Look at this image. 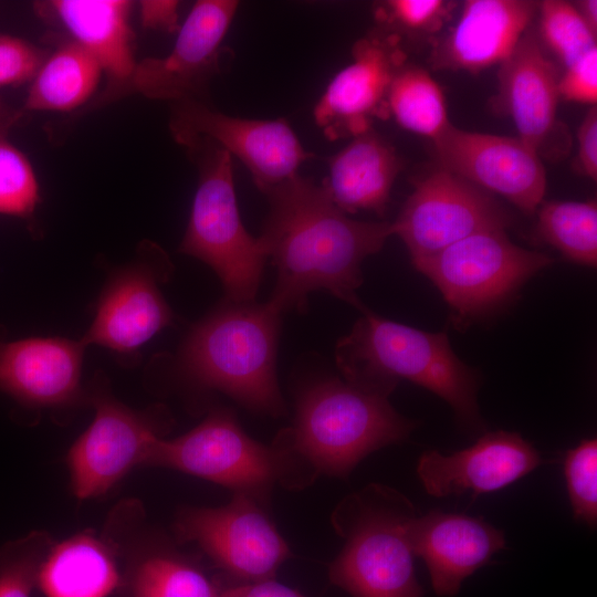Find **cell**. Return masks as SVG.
Here are the masks:
<instances>
[{
  "label": "cell",
  "instance_id": "obj_1",
  "mask_svg": "<svg viewBox=\"0 0 597 597\" xmlns=\"http://www.w3.org/2000/svg\"><path fill=\"white\" fill-rule=\"evenodd\" d=\"M269 212L258 238L277 275L269 303L281 314L304 312L307 296L325 291L362 312V264L394 235L392 223L354 220L323 182L298 174L264 193Z\"/></svg>",
  "mask_w": 597,
  "mask_h": 597
},
{
  "label": "cell",
  "instance_id": "obj_2",
  "mask_svg": "<svg viewBox=\"0 0 597 597\" xmlns=\"http://www.w3.org/2000/svg\"><path fill=\"white\" fill-rule=\"evenodd\" d=\"M344 380L385 397L401 380L436 394L469 430L484 428L478 405V371L453 352L446 333L421 331L380 317L369 310L335 346Z\"/></svg>",
  "mask_w": 597,
  "mask_h": 597
},
{
  "label": "cell",
  "instance_id": "obj_3",
  "mask_svg": "<svg viewBox=\"0 0 597 597\" xmlns=\"http://www.w3.org/2000/svg\"><path fill=\"white\" fill-rule=\"evenodd\" d=\"M281 315L269 302L224 298L187 335L179 370L195 386L220 391L251 411L282 416L275 365Z\"/></svg>",
  "mask_w": 597,
  "mask_h": 597
},
{
  "label": "cell",
  "instance_id": "obj_4",
  "mask_svg": "<svg viewBox=\"0 0 597 597\" xmlns=\"http://www.w3.org/2000/svg\"><path fill=\"white\" fill-rule=\"evenodd\" d=\"M416 427L388 397L337 377H322L300 389L294 425L283 431L315 478H347L368 454L407 440Z\"/></svg>",
  "mask_w": 597,
  "mask_h": 597
},
{
  "label": "cell",
  "instance_id": "obj_5",
  "mask_svg": "<svg viewBox=\"0 0 597 597\" xmlns=\"http://www.w3.org/2000/svg\"><path fill=\"white\" fill-rule=\"evenodd\" d=\"M417 515L406 495L384 484L346 495L331 517L344 540L329 566L332 584L353 597H423L408 535Z\"/></svg>",
  "mask_w": 597,
  "mask_h": 597
},
{
  "label": "cell",
  "instance_id": "obj_6",
  "mask_svg": "<svg viewBox=\"0 0 597 597\" xmlns=\"http://www.w3.org/2000/svg\"><path fill=\"white\" fill-rule=\"evenodd\" d=\"M145 464L206 479L263 504L280 483L301 489L314 481L281 430L270 446L250 438L228 409L212 411L187 433L158 439Z\"/></svg>",
  "mask_w": 597,
  "mask_h": 597
},
{
  "label": "cell",
  "instance_id": "obj_7",
  "mask_svg": "<svg viewBox=\"0 0 597 597\" xmlns=\"http://www.w3.org/2000/svg\"><path fill=\"white\" fill-rule=\"evenodd\" d=\"M178 144L198 168V186L179 251L217 273L226 300L252 302L268 258L259 239L242 224L232 156L208 138L192 137Z\"/></svg>",
  "mask_w": 597,
  "mask_h": 597
},
{
  "label": "cell",
  "instance_id": "obj_8",
  "mask_svg": "<svg viewBox=\"0 0 597 597\" xmlns=\"http://www.w3.org/2000/svg\"><path fill=\"white\" fill-rule=\"evenodd\" d=\"M553 262L496 229L474 233L412 264L438 287L460 328L494 312Z\"/></svg>",
  "mask_w": 597,
  "mask_h": 597
},
{
  "label": "cell",
  "instance_id": "obj_9",
  "mask_svg": "<svg viewBox=\"0 0 597 597\" xmlns=\"http://www.w3.org/2000/svg\"><path fill=\"white\" fill-rule=\"evenodd\" d=\"M180 543H192L235 584L273 579L291 549L255 499L234 493L219 507H186L177 516Z\"/></svg>",
  "mask_w": 597,
  "mask_h": 597
},
{
  "label": "cell",
  "instance_id": "obj_10",
  "mask_svg": "<svg viewBox=\"0 0 597 597\" xmlns=\"http://www.w3.org/2000/svg\"><path fill=\"white\" fill-rule=\"evenodd\" d=\"M391 223L416 262L474 233L505 230L512 218L490 192L440 167L413 182Z\"/></svg>",
  "mask_w": 597,
  "mask_h": 597
},
{
  "label": "cell",
  "instance_id": "obj_11",
  "mask_svg": "<svg viewBox=\"0 0 597 597\" xmlns=\"http://www.w3.org/2000/svg\"><path fill=\"white\" fill-rule=\"evenodd\" d=\"M95 416L67 453L73 493L81 500L105 494L134 467L145 464L168 420L164 411H136L98 389Z\"/></svg>",
  "mask_w": 597,
  "mask_h": 597
},
{
  "label": "cell",
  "instance_id": "obj_12",
  "mask_svg": "<svg viewBox=\"0 0 597 597\" xmlns=\"http://www.w3.org/2000/svg\"><path fill=\"white\" fill-rule=\"evenodd\" d=\"M170 130L177 143L208 138L238 157L263 193L298 174L302 163L312 157L286 119L234 117L211 108L205 101L174 102Z\"/></svg>",
  "mask_w": 597,
  "mask_h": 597
},
{
  "label": "cell",
  "instance_id": "obj_13",
  "mask_svg": "<svg viewBox=\"0 0 597 597\" xmlns=\"http://www.w3.org/2000/svg\"><path fill=\"white\" fill-rule=\"evenodd\" d=\"M170 271L167 254L153 242L143 243L138 259L116 272L105 286L81 342L130 354L170 325L174 314L159 287Z\"/></svg>",
  "mask_w": 597,
  "mask_h": 597
},
{
  "label": "cell",
  "instance_id": "obj_14",
  "mask_svg": "<svg viewBox=\"0 0 597 597\" xmlns=\"http://www.w3.org/2000/svg\"><path fill=\"white\" fill-rule=\"evenodd\" d=\"M353 62L328 83L314 108V119L329 140L356 137L375 118L389 117L387 97L396 73L406 64L400 39L376 29L355 42Z\"/></svg>",
  "mask_w": 597,
  "mask_h": 597
},
{
  "label": "cell",
  "instance_id": "obj_15",
  "mask_svg": "<svg viewBox=\"0 0 597 597\" xmlns=\"http://www.w3.org/2000/svg\"><path fill=\"white\" fill-rule=\"evenodd\" d=\"M238 7L234 0L197 1L170 53L137 62L119 94L136 92L172 103L203 101L210 78L219 72V49Z\"/></svg>",
  "mask_w": 597,
  "mask_h": 597
},
{
  "label": "cell",
  "instance_id": "obj_16",
  "mask_svg": "<svg viewBox=\"0 0 597 597\" xmlns=\"http://www.w3.org/2000/svg\"><path fill=\"white\" fill-rule=\"evenodd\" d=\"M440 167L498 193L533 214L546 190L537 151L522 139L460 129L452 124L434 140Z\"/></svg>",
  "mask_w": 597,
  "mask_h": 597
},
{
  "label": "cell",
  "instance_id": "obj_17",
  "mask_svg": "<svg viewBox=\"0 0 597 597\" xmlns=\"http://www.w3.org/2000/svg\"><path fill=\"white\" fill-rule=\"evenodd\" d=\"M537 450L519 433L491 431L471 447L444 455L425 451L417 463V474L428 494L434 498L461 495L473 498L503 489L541 464Z\"/></svg>",
  "mask_w": 597,
  "mask_h": 597
},
{
  "label": "cell",
  "instance_id": "obj_18",
  "mask_svg": "<svg viewBox=\"0 0 597 597\" xmlns=\"http://www.w3.org/2000/svg\"><path fill=\"white\" fill-rule=\"evenodd\" d=\"M408 535L415 557L426 563L438 596H454L462 582L505 547V535L481 517L431 510L417 515Z\"/></svg>",
  "mask_w": 597,
  "mask_h": 597
},
{
  "label": "cell",
  "instance_id": "obj_19",
  "mask_svg": "<svg viewBox=\"0 0 597 597\" xmlns=\"http://www.w3.org/2000/svg\"><path fill=\"white\" fill-rule=\"evenodd\" d=\"M85 345L61 337L0 342V390L29 407H63L81 395Z\"/></svg>",
  "mask_w": 597,
  "mask_h": 597
},
{
  "label": "cell",
  "instance_id": "obj_20",
  "mask_svg": "<svg viewBox=\"0 0 597 597\" xmlns=\"http://www.w3.org/2000/svg\"><path fill=\"white\" fill-rule=\"evenodd\" d=\"M527 0H469L450 31L432 49L434 69L480 72L513 52L537 11Z\"/></svg>",
  "mask_w": 597,
  "mask_h": 597
},
{
  "label": "cell",
  "instance_id": "obj_21",
  "mask_svg": "<svg viewBox=\"0 0 597 597\" xmlns=\"http://www.w3.org/2000/svg\"><path fill=\"white\" fill-rule=\"evenodd\" d=\"M558 75L537 38L525 32L501 63L496 106L509 115L519 138L538 155L559 130L556 118Z\"/></svg>",
  "mask_w": 597,
  "mask_h": 597
},
{
  "label": "cell",
  "instance_id": "obj_22",
  "mask_svg": "<svg viewBox=\"0 0 597 597\" xmlns=\"http://www.w3.org/2000/svg\"><path fill=\"white\" fill-rule=\"evenodd\" d=\"M49 6L72 35L108 76L107 94H119L133 75L132 2L126 0H54Z\"/></svg>",
  "mask_w": 597,
  "mask_h": 597
},
{
  "label": "cell",
  "instance_id": "obj_23",
  "mask_svg": "<svg viewBox=\"0 0 597 597\" xmlns=\"http://www.w3.org/2000/svg\"><path fill=\"white\" fill-rule=\"evenodd\" d=\"M328 168L322 182L342 211L383 216L402 161L392 145L370 129L329 157Z\"/></svg>",
  "mask_w": 597,
  "mask_h": 597
},
{
  "label": "cell",
  "instance_id": "obj_24",
  "mask_svg": "<svg viewBox=\"0 0 597 597\" xmlns=\"http://www.w3.org/2000/svg\"><path fill=\"white\" fill-rule=\"evenodd\" d=\"M119 585L113 549L87 533L52 546L36 579L45 597H108Z\"/></svg>",
  "mask_w": 597,
  "mask_h": 597
},
{
  "label": "cell",
  "instance_id": "obj_25",
  "mask_svg": "<svg viewBox=\"0 0 597 597\" xmlns=\"http://www.w3.org/2000/svg\"><path fill=\"white\" fill-rule=\"evenodd\" d=\"M98 62L74 41L44 60L32 78L24 108L67 112L83 105L95 92L102 73Z\"/></svg>",
  "mask_w": 597,
  "mask_h": 597
},
{
  "label": "cell",
  "instance_id": "obj_26",
  "mask_svg": "<svg viewBox=\"0 0 597 597\" xmlns=\"http://www.w3.org/2000/svg\"><path fill=\"white\" fill-rule=\"evenodd\" d=\"M388 113L405 129L434 140L450 125L442 90L418 66L404 65L387 97Z\"/></svg>",
  "mask_w": 597,
  "mask_h": 597
},
{
  "label": "cell",
  "instance_id": "obj_27",
  "mask_svg": "<svg viewBox=\"0 0 597 597\" xmlns=\"http://www.w3.org/2000/svg\"><path fill=\"white\" fill-rule=\"evenodd\" d=\"M537 232L568 260L596 266V200L545 202L538 210Z\"/></svg>",
  "mask_w": 597,
  "mask_h": 597
},
{
  "label": "cell",
  "instance_id": "obj_28",
  "mask_svg": "<svg viewBox=\"0 0 597 597\" xmlns=\"http://www.w3.org/2000/svg\"><path fill=\"white\" fill-rule=\"evenodd\" d=\"M133 597H218V586L191 561L172 551L143 558L132 579Z\"/></svg>",
  "mask_w": 597,
  "mask_h": 597
},
{
  "label": "cell",
  "instance_id": "obj_29",
  "mask_svg": "<svg viewBox=\"0 0 597 597\" xmlns=\"http://www.w3.org/2000/svg\"><path fill=\"white\" fill-rule=\"evenodd\" d=\"M537 10L541 35L566 67L596 48V33L574 4L562 0H545L538 3Z\"/></svg>",
  "mask_w": 597,
  "mask_h": 597
},
{
  "label": "cell",
  "instance_id": "obj_30",
  "mask_svg": "<svg viewBox=\"0 0 597 597\" xmlns=\"http://www.w3.org/2000/svg\"><path fill=\"white\" fill-rule=\"evenodd\" d=\"M6 119L0 116V213L25 218L40 201L39 185L28 158L8 140Z\"/></svg>",
  "mask_w": 597,
  "mask_h": 597
},
{
  "label": "cell",
  "instance_id": "obj_31",
  "mask_svg": "<svg viewBox=\"0 0 597 597\" xmlns=\"http://www.w3.org/2000/svg\"><path fill=\"white\" fill-rule=\"evenodd\" d=\"M443 0H387L375 6L378 29L405 38L429 36L438 32L455 8Z\"/></svg>",
  "mask_w": 597,
  "mask_h": 597
},
{
  "label": "cell",
  "instance_id": "obj_32",
  "mask_svg": "<svg viewBox=\"0 0 597 597\" xmlns=\"http://www.w3.org/2000/svg\"><path fill=\"white\" fill-rule=\"evenodd\" d=\"M51 540L43 532L0 546V597H31Z\"/></svg>",
  "mask_w": 597,
  "mask_h": 597
},
{
  "label": "cell",
  "instance_id": "obj_33",
  "mask_svg": "<svg viewBox=\"0 0 597 597\" xmlns=\"http://www.w3.org/2000/svg\"><path fill=\"white\" fill-rule=\"evenodd\" d=\"M564 475L574 519L594 528L597 523V440L585 439L569 449Z\"/></svg>",
  "mask_w": 597,
  "mask_h": 597
},
{
  "label": "cell",
  "instance_id": "obj_34",
  "mask_svg": "<svg viewBox=\"0 0 597 597\" xmlns=\"http://www.w3.org/2000/svg\"><path fill=\"white\" fill-rule=\"evenodd\" d=\"M43 62L42 52L34 45L0 34V87L33 78Z\"/></svg>",
  "mask_w": 597,
  "mask_h": 597
},
{
  "label": "cell",
  "instance_id": "obj_35",
  "mask_svg": "<svg viewBox=\"0 0 597 597\" xmlns=\"http://www.w3.org/2000/svg\"><path fill=\"white\" fill-rule=\"evenodd\" d=\"M558 95L566 101L596 104L597 102V48L566 67L558 80Z\"/></svg>",
  "mask_w": 597,
  "mask_h": 597
},
{
  "label": "cell",
  "instance_id": "obj_36",
  "mask_svg": "<svg viewBox=\"0 0 597 597\" xmlns=\"http://www.w3.org/2000/svg\"><path fill=\"white\" fill-rule=\"evenodd\" d=\"M578 170L593 180L597 179V108L591 107L578 129Z\"/></svg>",
  "mask_w": 597,
  "mask_h": 597
},
{
  "label": "cell",
  "instance_id": "obj_37",
  "mask_svg": "<svg viewBox=\"0 0 597 597\" xmlns=\"http://www.w3.org/2000/svg\"><path fill=\"white\" fill-rule=\"evenodd\" d=\"M140 23L146 29L164 32L179 31L178 7L175 0H143L138 2Z\"/></svg>",
  "mask_w": 597,
  "mask_h": 597
},
{
  "label": "cell",
  "instance_id": "obj_38",
  "mask_svg": "<svg viewBox=\"0 0 597 597\" xmlns=\"http://www.w3.org/2000/svg\"><path fill=\"white\" fill-rule=\"evenodd\" d=\"M218 597H305L300 591L269 579L259 583L218 586Z\"/></svg>",
  "mask_w": 597,
  "mask_h": 597
},
{
  "label": "cell",
  "instance_id": "obj_39",
  "mask_svg": "<svg viewBox=\"0 0 597 597\" xmlns=\"http://www.w3.org/2000/svg\"><path fill=\"white\" fill-rule=\"evenodd\" d=\"M588 27L597 33V1L582 0L574 4Z\"/></svg>",
  "mask_w": 597,
  "mask_h": 597
}]
</instances>
